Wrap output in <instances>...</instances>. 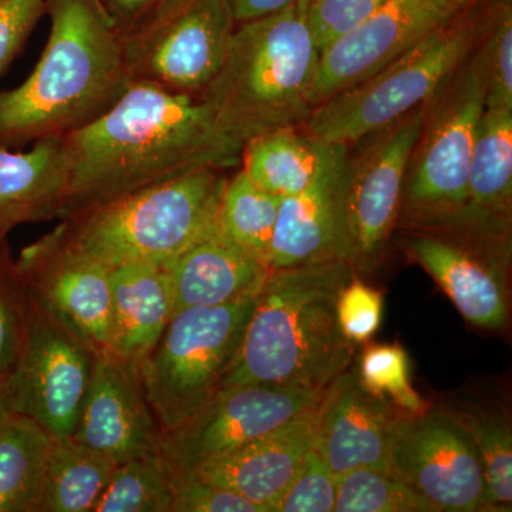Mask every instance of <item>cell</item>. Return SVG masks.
<instances>
[{
    "instance_id": "obj_1",
    "label": "cell",
    "mask_w": 512,
    "mask_h": 512,
    "mask_svg": "<svg viewBox=\"0 0 512 512\" xmlns=\"http://www.w3.org/2000/svg\"><path fill=\"white\" fill-rule=\"evenodd\" d=\"M60 140L69 188L59 220L200 168L241 164L242 143L200 97L141 82L128 84L109 110Z\"/></svg>"
},
{
    "instance_id": "obj_2",
    "label": "cell",
    "mask_w": 512,
    "mask_h": 512,
    "mask_svg": "<svg viewBox=\"0 0 512 512\" xmlns=\"http://www.w3.org/2000/svg\"><path fill=\"white\" fill-rule=\"evenodd\" d=\"M49 40L20 86L0 92V147L62 138L92 123L126 92L120 30L103 0H46Z\"/></svg>"
},
{
    "instance_id": "obj_3",
    "label": "cell",
    "mask_w": 512,
    "mask_h": 512,
    "mask_svg": "<svg viewBox=\"0 0 512 512\" xmlns=\"http://www.w3.org/2000/svg\"><path fill=\"white\" fill-rule=\"evenodd\" d=\"M353 276L350 261L271 269L222 389L276 384L325 392L353 355L336 312Z\"/></svg>"
},
{
    "instance_id": "obj_4",
    "label": "cell",
    "mask_w": 512,
    "mask_h": 512,
    "mask_svg": "<svg viewBox=\"0 0 512 512\" xmlns=\"http://www.w3.org/2000/svg\"><path fill=\"white\" fill-rule=\"evenodd\" d=\"M320 49L296 2L265 18L239 23L220 72L200 99L242 143L298 127L313 110Z\"/></svg>"
},
{
    "instance_id": "obj_5",
    "label": "cell",
    "mask_w": 512,
    "mask_h": 512,
    "mask_svg": "<svg viewBox=\"0 0 512 512\" xmlns=\"http://www.w3.org/2000/svg\"><path fill=\"white\" fill-rule=\"evenodd\" d=\"M200 168L90 205L60 224L76 247L109 269L127 264L167 265L220 225L228 175Z\"/></svg>"
},
{
    "instance_id": "obj_6",
    "label": "cell",
    "mask_w": 512,
    "mask_h": 512,
    "mask_svg": "<svg viewBox=\"0 0 512 512\" xmlns=\"http://www.w3.org/2000/svg\"><path fill=\"white\" fill-rule=\"evenodd\" d=\"M485 25L477 13L458 12L379 72L313 107L303 133L349 146L392 126L439 92L476 49Z\"/></svg>"
},
{
    "instance_id": "obj_7",
    "label": "cell",
    "mask_w": 512,
    "mask_h": 512,
    "mask_svg": "<svg viewBox=\"0 0 512 512\" xmlns=\"http://www.w3.org/2000/svg\"><path fill=\"white\" fill-rule=\"evenodd\" d=\"M256 295L175 312L156 346L137 363L141 389L161 430L190 419L220 392Z\"/></svg>"
},
{
    "instance_id": "obj_8",
    "label": "cell",
    "mask_w": 512,
    "mask_h": 512,
    "mask_svg": "<svg viewBox=\"0 0 512 512\" xmlns=\"http://www.w3.org/2000/svg\"><path fill=\"white\" fill-rule=\"evenodd\" d=\"M237 26L227 0H164L121 33L130 83L200 97L220 72Z\"/></svg>"
},
{
    "instance_id": "obj_9",
    "label": "cell",
    "mask_w": 512,
    "mask_h": 512,
    "mask_svg": "<svg viewBox=\"0 0 512 512\" xmlns=\"http://www.w3.org/2000/svg\"><path fill=\"white\" fill-rule=\"evenodd\" d=\"M484 109L483 69L477 53H471L426 103L409 164L407 200L414 211L434 217L463 215L471 153Z\"/></svg>"
},
{
    "instance_id": "obj_10",
    "label": "cell",
    "mask_w": 512,
    "mask_h": 512,
    "mask_svg": "<svg viewBox=\"0 0 512 512\" xmlns=\"http://www.w3.org/2000/svg\"><path fill=\"white\" fill-rule=\"evenodd\" d=\"M323 393L295 386L245 384L222 389L204 407L161 434L158 453L173 478L191 476L318 406Z\"/></svg>"
},
{
    "instance_id": "obj_11",
    "label": "cell",
    "mask_w": 512,
    "mask_h": 512,
    "mask_svg": "<svg viewBox=\"0 0 512 512\" xmlns=\"http://www.w3.org/2000/svg\"><path fill=\"white\" fill-rule=\"evenodd\" d=\"M96 357V350L33 301L25 345L2 383L10 413L35 420L53 439L73 436Z\"/></svg>"
},
{
    "instance_id": "obj_12",
    "label": "cell",
    "mask_w": 512,
    "mask_h": 512,
    "mask_svg": "<svg viewBox=\"0 0 512 512\" xmlns=\"http://www.w3.org/2000/svg\"><path fill=\"white\" fill-rule=\"evenodd\" d=\"M33 301L97 353L111 342L110 269L70 241L62 224L16 259Z\"/></svg>"
},
{
    "instance_id": "obj_13",
    "label": "cell",
    "mask_w": 512,
    "mask_h": 512,
    "mask_svg": "<svg viewBox=\"0 0 512 512\" xmlns=\"http://www.w3.org/2000/svg\"><path fill=\"white\" fill-rule=\"evenodd\" d=\"M393 471L437 511L490 510L480 454L451 412L404 414L394 447Z\"/></svg>"
},
{
    "instance_id": "obj_14",
    "label": "cell",
    "mask_w": 512,
    "mask_h": 512,
    "mask_svg": "<svg viewBox=\"0 0 512 512\" xmlns=\"http://www.w3.org/2000/svg\"><path fill=\"white\" fill-rule=\"evenodd\" d=\"M458 12L453 0H386L320 50L312 106L379 72Z\"/></svg>"
},
{
    "instance_id": "obj_15",
    "label": "cell",
    "mask_w": 512,
    "mask_h": 512,
    "mask_svg": "<svg viewBox=\"0 0 512 512\" xmlns=\"http://www.w3.org/2000/svg\"><path fill=\"white\" fill-rule=\"evenodd\" d=\"M426 104L373 134L362 156L350 158V262L370 269L386 248L399 215L410 158L423 128Z\"/></svg>"
},
{
    "instance_id": "obj_16",
    "label": "cell",
    "mask_w": 512,
    "mask_h": 512,
    "mask_svg": "<svg viewBox=\"0 0 512 512\" xmlns=\"http://www.w3.org/2000/svg\"><path fill=\"white\" fill-rule=\"evenodd\" d=\"M404 414L367 392L357 372L346 370L320 397L313 448L336 476L357 468L393 471Z\"/></svg>"
},
{
    "instance_id": "obj_17",
    "label": "cell",
    "mask_w": 512,
    "mask_h": 512,
    "mask_svg": "<svg viewBox=\"0 0 512 512\" xmlns=\"http://www.w3.org/2000/svg\"><path fill=\"white\" fill-rule=\"evenodd\" d=\"M350 158L349 146L339 144L335 156L308 188L282 198L269 268L350 261Z\"/></svg>"
},
{
    "instance_id": "obj_18",
    "label": "cell",
    "mask_w": 512,
    "mask_h": 512,
    "mask_svg": "<svg viewBox=\"0 0 512 512\" xmlns=\"http://www.w3.org/2000/svg\"><path fill=\"white\" fill-rule=\"evenodd\" d=\"M161 434L136 365L111 352L97 353L72 437L119 466L131 458L157 453Z\"/></svg>"
},
{
    "instance_id": "obj_19",
    "label": "cell",
    "mask_w": 512,
    "mask_h": 512,
    "mask_svg": "<svg viewBox=\"0 0 512 512\" xmlns=\"http://www.w3.org/2000/svg\"><path fill=\"white\" fill-rule=\"evenodd\" d=\"M316 409L318 406L271 433L215 458L187 477L227 488L261 505L265 512H272L312 450Z\"/></svg>"
},
{
    "instance_id": "obj_20",
    "label": "cell",
    "mask_w": 512,
    "mask_h": 512,
    "mask_svg": "<svg viewBox=\"0 0 512 512\" xmlns=\"http://www.w3.org/2000/svg\"><path fill=\"white\" fill-rule=\"evenodd\" d=\"M409 252L477 328L501 330L508 322L503 266L473 247L437 235H414Z\"/></svg>"
},
{
    "instance_id": "obj_21",
    "label": "cell",
    "mask_w": 512,
    "mask_h": 512,
    "mask_svg": "<svg viewBox=\"0 0 512 512\" xmlns=\"http://www.w3.org/2000/svg\"><path fill=\"white\" fill-rule=\"evenodd\" d=\"M164 268L173 284L174 313L254 296L271 272L268 264L232 242L220 225Z\"/></svg>"
},
{
    "instance_id": "obj_22",
    "label": "cell",
    "mask_w": 512,
    "mask_h": 512,
    "mask_svg": "<svg viewBox=\"0 0 512 512\" xmlns=\"http://www.w3.org/2000/svg\"><path fill=\"white\" fill-rule=\"evenodd\" d=\"M69 164L60 138L36 141L29 151L0 147V242L12 229L60 218Z\"/></svg>"
},
{
    "instance_id": "obj_23",
    "label": "cell",
    "mask_w": 512,
    "mask_h": 512,
    "mask_svg": "<svg viewBox=\"0 0 512 512\" xmlns=\"http://www.w3.org/2000/svg\"><path fill=\"white\" fill-rule=\"evenodd\" d=\"M109 352L137 365L156 346L174 315V291L161 265L127 264L110 269Z\"/></svg>"
},
{
    "instance_id": "obj_24",
    "label": "cell",
    "mask_w": 512,
    "mask_h": 512,
    "mask_svg": "<svg viewBox=\"0 0 512 512\" xmlns=\"http://www.w3.org/2000/svg\"><path fill=\"white\" fill-rule=\"evenodd\" d=\"M338 146L309 137L298 127L279 128L245 141L241 168L262 190L291 197L318 178Z\"/></svg>"
},
{
    "instance_id": "obj_25",
    "label": "cell",
    "mask_w": 512,
    "mask_h": 512,
    "mask_svg": "<svg viewBox=\"0 0 512 512\" xmlns=\"http://www.w3.org/2000/svg\"><path fill=\"white\" fill-rule=\"evenodd\" d=\"M511 195L512 109L485 107L468 170V217L498 225L510 211Z\"/></svg>"
},
{
    "instance_id": "obj_26",
    "label": "cell",
    "mask_w": 512,
    "mask_h": 512,
    "mask_svg": "<svg viewBox=\"0 0 512 512\" xmlns=\"http://www.w3.org/2000/svg\"><path fill=\"white\" fill-rule=\"evenodd\" d=\"M116 467L72 436L53 439L35 512H93Z\"/></svg>"
},
{
    "instance_id": "obj_27",
    "label": "cell",
    "mask_w": 512,
    "mask_h": 512,
    "mask_svg": "<svg viewBox=\"0 0 512 512\" xmlns=\"http://www.w3.org/2000/svg\"><path fill=\"white\" fill-rule=\"evenodd\" d=\"M53 437L10 413L0 429V512H35Z\"/></svg>"
},
{
    "instance_id": "obj_28",
    "label": "cell",
    "mask_w": 512,
    "mask_h": 512,
    "mask_svg": "<svg viewBox=\"0 0 512 512\" xmlns=\"http://www.w3.org/2000/svg\"><path fill=\"white\" fill-rule=\"evenodd\" d=\"M281 201L278 195L258 187L241 168L228 177L222 192V232L238 247L268 264Z\"/></svg>"
},
{
    "instance_id": "obj_29",
    "label": "cell",
    "mask_w": 512,
    "mask_h": 512,
    "mask_svg": "<svg viewBox=\"0 0 512 512\" xmlns=\"http://www.w3.org/2000/svg\"><path fill=\"white\" fill-rule=\"evenodd\" d=\"M173 504V474L157 451L119 464L93 512H173Z\"/></svg>"
},
{
    "instance_id": "obj_30",
    "label": "cell",
    "mask_w": 512,
    "mask_h": 512,
    "mask_svg": "<svg viewBox=\"0 0 512 512\" xmlns=\"http://www.w3.org/2000/svg\"><path fill=\"white\" fill-rule=\"evenodd\" d=\"M336 512H437L394 471L357 468L339 476Z\"/></svg>"
},
{
    "instance_id": "obj_31",
    "label": "cell",
    "mask_w": 512,
    "mask_h": 512,
    "mask_svg": "<svg viewBox=\"0 0 512 512\" xmlns=\"http://www.w3.org/2000/svg\"><path fill=\"white\" fill-rule=\"evenodd\" d=\"M32 312V295L5 239L0 242V384L18 362Z\"/></svg>"
},
{
    "instance_id": "obj_32",
    "label": "cell",
    "mask_w": 512,
    "mask_h": 512,
    "mask_svg": "<svg viewBox=\"0 0 512 512\" xmlns=\"http://www.w3.org/2000/svg\"><path fill=\"white\" fill-rule=\"evenodd\" d=\"M476 444L485 480L490 510L511 507L512 503V436L504 421L487 414L451 412Z\"/></svg>"
},
{
    "instance_id": "obj_33",
    "label": "cell",
    "mask_w": 512,
    "mask_h": 512,
    "mask_svg": "<svg viewBox=\"0 0 512 512\" xmlns=\"http://www.w3.org/2000/svg\"><path fill=\"white\" fill-rule=\"evenodd\" d=\"M357 376L367 392L384 402L392 400L400 412L410 416L427 412V404L410 386L409 359L402 346H369L360 359Z\"/></svg>"
},
{
    "instance_id": "obj_34",
    "label": "cell",
    "mask_w": 512,
    "mask_h": 512,
    "mask_svg": "<svg viewBox=\"0 0 512 512\" xmlns=\"http://www.w3.org/2000/svg\"><path fill=\"white\" fill-rule=\"evenodd\" d=\"M477 52L485 80V107L512 109V10L503 0L487 20Z\"/></svg>"
},
{
    "instance_id": "obj_35",
    "label": "cell",
    "mask_w": 512,
    "mask_h": 512,
    "mask_svg": "<svg viewBox=\"0 0 512 512\" xmlns=\"http://www.w3.org/2000/svg\"><path fill=\"white\" fill-rule=\"evenodd\" d=\"M338 488L339 476L329 470L312 447L272 512H333Z\"/></svg>"
},
{
    "instance_id": "obj_36",
    "label": "cell",
    "mask_w": 512,
    "mask_h": 512,
    "mask_svg": "<svg viewBox=\"0 0 512 512\" xmlns=\"http://www.w3.org/2000/svg\"><path fill=\"white\" fill-rule=\"evenodd\" d=\"M336 312L343 336L352 343L366 342L382 323V293L355 275L340 291Z\"/></svg>"
},
{
    "instance_id": "obj_37",
    "label": "cell",
    "mask_w": 512,
    "mask_h": 512,
    "mask_svg": "<svg viewBox=\"0 0 512 512\" xmlns=\"http://www.w3.org/2000/svg\"><path fill=\"white\" fill-rule=\"evenodd\" d=\"M386 0H316L305 15L319 49L359 25Z\"/></svg>"
},
{
    "instance_id": "obj_38",
    "label": "cell",
    "mask_w": 512,
    "mask_h": 512,
    "mask_svg": "<svg viewBox=\"0 0 512 512\" xmlns=\"http://www.w3.org/2000/svg\"><path fill=\"white\" fill-rule=\"evenodd\" d=\"M173 512H265L227 488L207 483L197 477L174 478Z\"/></svg>"
},
{
    "instance_id": "obj_39",
    "label": "cell",
    "mask_w": 512,
    "mask_h": 512,
    "mask_svg": "<svg viewBox=\"0 0 512 512\" xmlns=\"http://www.w3.org/2000/svg\"><path fill=\"white\" fill-rule=\"evenodd\" d=\"M45 12L46 0H0V77L19 55Z\"/></svg>"
},
{
    "instance_id": "obj_40",
    "label": "cell",
    "mask_w": 512,
    "mask_h": 512,
    "mask_svg": "<svg viewBox=\"0 0 512 512\" xmlns=\"http://www.w3.org/2000/svg\"><path fill=\"white\" fill-rule=\"evenodd\" d=\"M163 2L164 0H103L120 33L133 29Z\"/></svg>"
},
{
    "instance_id": "obj_41",
    "label": "cell",
    "mask_w": 512,
    "mask_h": 512,
    "mask_svg": "<svg viewBox=\"0 0 512 512\" xmlns=\"http://www.w3.org/2000/svg\"><path fill=\"white\" fill-rule=\"evenodd\" d=\"M237 23L265 18L272 13L285 9L296 0H227Z\"/></svg>"
},
{
    "instance_id": "obj_42",
    "label": "cell",
    "mask_w": 512,
    "mask_h": 512,
    "mask_svg": "<svg viewBox=\"0 0 512 512\" xmlns=\"http://www.w3.org/2000/svg\"><path fill=\"white\" fill-rule=\"evenodd\" d=\"M10 414V410L8 407V403H6L5 394H3L2 384H0V429H2L3 424H5L6 419H8Z\"/></svg>"
},
{
    "instance_id": "obj_43",
    "label": "cell",
    "mask_w": 512,
    "mask_h": 512,
    "mask_svg": "<svg viewBox=\"0 0 512 512\" xmlns=\"http://www.w3.org/2000/svg\"><path fill=\"white\" fill-rule=\"evenodd\" d=\"M456 6L460 10L471 9L474 5H477L480 0H453Z\"/></svg>"
},
{
    "instance_id": "obj_44",
    "label": "cell",
    "mask_w": 512,
    "mask_h": 512,
    "mask_svg": "<svg viewBox=\"0 0 512 512\" xmlns=\"http://www.w3.org/2000/svg\"><path fill=\"white\" fill-rule=\"evenodd\" d=\"M315 2L316 0H296V6H298V9L301 10L302 13H305L306 9Z\"/></svg>"
}]
</instances>
